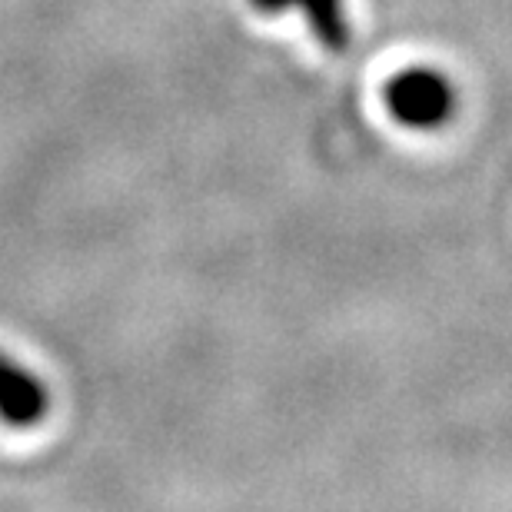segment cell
<instances>
[{"label":"cell","mask_w":512,"mask_h":512,"mask_svg":"<svg viewBox=\"0 0 512 512\" xmlns=\"http://www.w3.org/2000/svg\"><path fill=\"white\" fill-rule=\"evenodd\" d=\"M383 100L393 120L413 130H436L456 114V87L443 70L406 67L386 80Z\"/></svg>","instance_id":"cell-1"},{"label":"cell","mask_w":512,"mask_h":512,"mask_svg":"<svg viewBox=\"0 0 512 512\" xmlns=\"http://www.w3.org/2000/svg\"><path fill=\"white\" fill-rule=\"evenodd\" d=\"M50 413V389L34 370L0 353V423L14 429L40 426Z\"/></svg>","instance_id":"cell-2"},{"label":"cell","mask_w":512,"mask_h":512,"mask_svg":"<svg viewBox=\"0 0 512 512\" xmlns=\"http://www.w3.org/2000/svg\"><path fill=\"white\" fill-rule=\"evenodd\" d=\"M260 14H286L300 10L310 34L320 40L326 50L340 54L350 44V20H346V0H250Z\"/></svg>","instance_id":"cell-3"}]
</instances>
